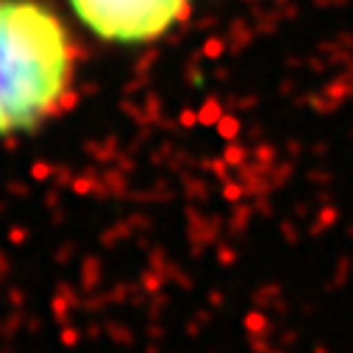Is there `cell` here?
<instances>
[{
  "instance_id": "2",
  "label": "cell",
  "mask_w": 353,
  "mask_h": 353,
  "mask_svg": "<svg viewBox=\"0 0 353 353\" xmlns=\"http://www.w3.org/2000/svg\"><path fill=\"white\" fill-rule=\"evenodd\" d=\"M192 0H70L75 17L95 37L117 45H145L179 26Z\"/></svg>"
},
{
  "instance_id": "1",
  "label": "cell",
  "mask_w": 353,
  "mask_h": 353,
  "mask_svg": "<svg viewBox=\"0 0 353 353\" xmlns=\"http://www.w3.org/2000/svg\"><path fill=\"white\" fill-rule=\"evenodd\" d=\"M78 45L42 0H0V137L39 128L75 98Z\"/></svg>"
}]
</instances>
